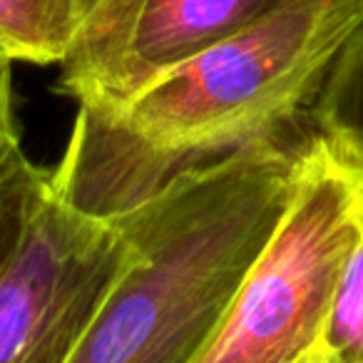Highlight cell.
<instances>
[{
    "label": "cell",
    "mask_w": 363,
    "mask_h": 363,
    "mask_svg": "<svg viewBox=\"0 0 363 363\" xmlns=\"http://www.w3.org/2000/svg\"><path fill=\"white\" fill-rule=\"evenodd\" d=\"M361 26L363 0H289L127 100L77 102L52 194L117 219L189 172L303 135L328 70Z\"/></svg>",
    "instance_id": "6da1fadb"
},
{
    "label": "cell",
    "mask_w": 363,
    "mask_h": 363,
    "mask_svg": "<svg viewBox=\"0 0 363 363\" xmlns=\"http://www.w3.org/2000/svg\"><path fill=\"white\" fill-rule=\"evenodd\" d=\"M313 127L189 172L117 217L130 257L67 363H197L286 207Z\"/></svg>",
    "instance_id": "7a4b0ae2"
},
{
    "label": "cell",
    "mask_w": 363,
    "mask_h": 363,
    "mask_svg": "<svg viewBox=\"0 0 363 363\" xmlns=\"http://www.w3.org/2000/svg\"><path fill=\"white\" fill-rule=\"evenodd\" d=\"M363 232V160L313 127L286 207L197 363H298Z\"/></svg>",
    "instance_id": "3957f363"
},
{
    "label": "cell",
    "mask_w": 363,
    "mask_h": 363,
    "mask_svg": "<svg viewBox=\"0 0 363 363\" xmlns=\"http://www.w3.org/2000/svg\"><path fill=\"white\" fill-rule=\"evenodd\" d=\"M130 257L115 219L48 194L0 267V363H67Z\"/></svg>",
    "instance_id": "277c9868"
},
{
    "label": "cell",
    "mask_w": 363,
    "mask_h": 363,
    "mask_svg": "<svg viewBox=\"0 0 363 363\" xmlns=\"http://www.w3.org/2000/svg\"><path fill=\"white\" fill-rule=\"evenodd\" d=\"M289 0H100L57 67L75 102H122Z\"/></svg>",
    "instance_id": "5b68a950"
},
{
    "label": "cell",
    "mask_w": 363,
    "mask_h": 363,
    "mask_svg": "<svg viewBox=\"0 0 363 363\" xmlns=\"http://www.w3.org/2000/svg\"><path fill=\"white\" fill-rule=\"evenodd\" d=\"M80 28V0H0V48L16 60L57 65Z\"/></svg>",
    "instance_id": "8992f818"
},
{
    "label": "cell",
    "mask_w": 363,
    "mask_h": 363,
    "mask_svg": "<svg viewBox=\"0 0 363 363\" xmlns=\"http://www.w3.org/2000/svg\"><path fill=\"white\" fill-rule=\"evenodd\" d=\"M318 132L363 160V26L348 38L311 107Z\"/></svg>",
    "instance_id": "52a82bcc"
},
{
    "label": "cell",
    "mask_w": 363,
    "mask_h": 363,
    "mask_svg": "<svg viewBox=\"0 0 363 363\" xmlns=\"http://www.w3.org/2000/svg\"><path fill=\"white\" fill-rule=\"evenodd\" d=\"M298 363H363V232L321 326Z\"/></svg>",
    "instance_id": "ba28073f"
},
{
    "label": "cell",
    "mask_w": 363,
    "mask_h": 363,
    "mask_svg": "<svg viewBox=\"0 0 363 363\" xmlns=\"http://www.w3.org/2000/svg\"><path fill=\"white\" fill-rule=\"evenodd\" d=\"M50 194V172L38 167L18 142L0 155V267L11 259L28 222Z\"/></svg>",
    "instance_id": "9c48e42d"
},
{
    "label": "cell",
    "mask_w": 363,
    "mask_h": 363,
    "mask_svg": "<svg viewBox=\"0 0 363 363\" xmlns=\"http://www.w3.org/2000/svg\"><path fill=\"white\" fill-rule=\"evenodd\" d=\"M21 142L13 112V60L0 55V155Z\"/></svg>",
    "instance_id": "30bf717a"
},
{
    "label": "cell",
    "mask_w": 363,
    "mask_h": 363,
    "mask_svg": "<svg viewBox=\"0 0 363 363\" xmlns=\"http://www.w3.org/2000/svg\"><path fill=\"white\" fill-rule=\"evenodd\" d=\"M97 3H100V0H80V23H82V18H85L87 13L97 6Z\"/></svg>",
    "instance_id": "8fae6325"
},
{
    "label": "cell",
    "mask_w": 363,
    "mask_h": 363,
    "mask_svg": "<svg viewBox=\"0 0 363 363\" xmlns=\"http://www.w3.org/2000/svg\"><path fill=\"white\" fill-rule=\"evenodd\" d=\"M0 55H6V52H3V48H0Z\"/></svg>",
    "instance_id": "7c38bea8"
}]
</instances>
